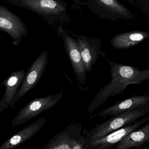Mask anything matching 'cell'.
<instances>
[{"mask_svg":"<svg viewBox=\"0 0 149 149\" xmlns=\"http://www.w3.org/2000/svg\"><path fill=\"white\" fill-rule=\"evenodd\" d=\"M111 68V81L102 88L88 109L91 113L108 98L115 96L124 91L128 85L141 84L149 79V68L140 70L132 65L116 63L106 59Z\"/></svg>","mask_w":149,"mask_h":149,"instance_id":"6da1fadb","label":"cell"},{"mask_svg":"<svg viewBox=\"0 0 149 149\" xmlns=\"http://www.w3.org/2000/svg\"><path fill=\"white\" fill-rule=\"evenodd\" d=\"M40 15L50 25L67 21V4L61 0H3Z\"/></svg>","mask_w":149,"mask_h":149,"instance_id":"7a4b0ae2","label":"cell"},{"mask_svg":"<svg viewBox=\"0 0 149 149\" xmlns=\"http://www.w3.org/2000/svg\"><path fill=\"white\" fill-rule=\"evenodd\" d=\"M149 114V105L140 107L112 117L91 131L90 142L133 123Z\"/></svg>","mask_w":149,"mask_h":149,"instance_id":"3957f363","label":"cell"},{"mask_svg":"<svg viewBox=\"0 0 149 149\" xmlns=\"http://www.w3.org/2000/svg\"><path fill=\"white\" fill-rule=\"evenodd\" d=\"M88 7L94 14L101 19L116 21L119 19H131L134 16L126 7L116 0H88L77 1Z\"/></svg>","mask_w":149,"mask_h":149,"instance_id":"277c9868","label":"cell"},{"mask_svg":"<svg viewBox=\"0 0 149 149\" xmlns=\"http://www.w3.org/2000/svg\"><path fill=\"white\" fill-rule=\"evenodd\" d=\"M63 96L59 93L36 98L29 103L15 115L11 122L12 128L21 125L55 105Z\"/></svg>","mask_w":149,"mask_h":149,"instance_id":"5b68a950","label":"cell"},{"mask_svg":"<svg viewBox=\"0 0 149 149\" xmlns=\"http://www.w3.org/2000/svg\"><path fill=\"white\" fill-rule=\"evenodd\" d=\"M48 55L47 51L42 52L28 69L24 81L11 102L10 107L14 108L16 103L33 89L42 77L47 65Z\"/></svg>","mask_w":149,"mask_h":149,"instance_id":"8992f818","label":"cell"},{"mask_svg":"<svg viewBox=\"0 0 149 149\" xmlns=\"http://www.w3.org/2000/svg\"><path fill=\"white\" fill-rule=\"evenodd\" d=\"M57 36L62 38L66 54L72 65L77 81L82 84H85L87 72L76 40L62 27H60L57 29Z\"/></svg>","mask_w":149,"mask_h":149,"instance_id":"52a82bcc","label":"cell"},{"mask_svg":"<svg viewBox=\"0 0 149 149\" xmlns=\"http://www.w3.org/2000/svg\"><path fill=\"white\" fill-rule=\"evenodd\" d=\"M0 30L11 36L14 46H19L22 37L28 35L27 27L21 18L2 5H0Z\"/></svg>","mask_w":149,"mask_h":149,"instance_id":"ba28073f","label":"cell"},{"mask_svg":"<svg viewBox=\"0 0 149 149\" xmlns=\"http://www.w3.org/2000/svg\"><path fill=\"white\" fill-rule=\"evenodd\" d=\"M68 32L74 36L79 46L86 72H90L98 58L105 56V53L101 50L102 40L95 37L91 38Z\"/></svg>","mask_w":149,"mask_h":149,"instance_id":"9c48e42d","label":"cell"},{"mask_svg":"<svg viewBox=\"0 0 149 149\" xmlns=\"http://www.w3.org/2000/svg\"><path fill=\"white\" fill-rule=\"evenodd\" d=\"M149 121V115L133 123L117 130L101 138L91 142V146L99 149H110L116 145L123 139Z\"/></svg>","mask_w":149,"mask_h":149,"instance_id":"30bf717a","label":"cell"},{"mask_svg":"<svg viewBox=\"0 0 149 149\" xmlns=\"http://www.w3.org/2000/svg\"><path fill=\"white\" fill-rule=\"evenodd\" d=\"M149 105V94L135 96L124 99L101 111L102 117H113L118 114Z\"/></svg>","mask_w":149,"mask_h":149,"instance_id":"8fae6325","label":"cell"},{"mask_svg":"<svg viewBox=\"0 0 149 149\" xmlns=\"http://www.w3.org/2000/svg\"><path fill=\"white\" fill-rule=\"evenodd\" d=\"M26 74L23 69L14 71L6 79L2 85L6 88V91L0 102V113L10 106L15 96L19 90Z\"/></svg>","mask_w":149,"mask_h":149,"instance_id":"7c38bea8","label":"cell"},{"mask_svg":"<svg viewBox=\"0 0 149 149\" xmlns=\"http://www.w3.org/2000/svg\"><path fill=\"white\" fill-rule=\"evenodd\" d=\"M47 122L46 118L36 120L8 138L0 147V149H13L26 142L40 132Z\"/></svg>","mask_w":149,"mask_h":149,"instance_id":"4fadbf2b","label":"cell"},{"mask_svg":"<svg viewBox=\"0 0 149 149\" xmlns=\"http://www.w3.org/2000/svg\"><path fill=\"white\" fill-rule=\"evenodd\" d=\"M149 33L143 31H133L119 34L111 40V47L116 49H125L149 39Z\"/></svg>","mask_w":149,"mask_h":149,"instance_id":"5bb4252c","label":"cell"},{"mask_svg":"<svg viewBox=\"0 0 149 149\" xmlns=\"http://www.w3.org/2000/svg\"><path fill=\"white\" fill-rule=\"evenodd\" d=\"M149 143V123L135 130L123 139L115 149H130Z\"/></svg>","mask_w":149,"mask_h":149,"instance_id":"9a60e30c","label":"cell"},{"mask_svg":"<svg viewBox=\"0 0 149 149\" xmlns=\"http://www.w3.org/2000/svg\"><path fill=\"white\" fill-rule=\"evenodd\" d=\"M139 2L142 5L143 10L149 16V0H139Z\"/></svg>","mask_w":149,"mask_h":149,"instance_id":"2e32d148","label":"cell"},{"mask_svg":"<svg viewBox=\"0 0 149 149\" xmlns=\"http://www.w3.org/2000/svg\"><path fill=\"white\" fill-rule=\"evenodd\" d=\"M52 149H70L69 146L67 144L60 145L59 146L55 147Z\"/></svg>","mask_w":149,"mask_h":149,"instance_id":"e0dca14e","label":"cell"}]
</instances>
